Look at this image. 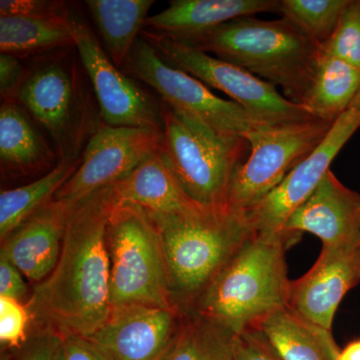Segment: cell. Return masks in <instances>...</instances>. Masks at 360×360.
Listing matches in <instances>:
<instances>
[{"label":"cell","mask_w":360,"mask_h":360,"mask_svg":"<svg viewBox=\"0 0 360 360\" xmlns=\"http://www.w3.org/2000/svg\"><path fill=\"white\" fill-rule=\"evenodd\" d=\"M115 205L110 186L75 205L58 264L44 281L35 284L26 302L32 329L90 338L108 321L110 270L105 236Z\"/></svg>","instance_id":"1"},{"label":"cell","mask_w":360,"mask_h":360,"mask_svg":"<svg viewBox=\"0 0 360 360\" xmlns=\"http://www.w3.org/2000/svg\"><path fill=\"white\" fill-rule=\"evenodd\" d=\"M148 214L160 236L170 298L177 310H193L213 279L255 233L245 212L227 206L198 205L184 212Z\"/></svg>","instance_id":"2"},{"label":"cell","mask_w":360,"mask_h":360,"mask_svg":"<svg viewBox=\"0 0 360 360\" xmlns=\"http://www.w3.org/2000/svg\"><path fill=\"white\" fill-rule=\"evenodd\" d=\"M300 238L288 232H255L213 279L193 310L239 335L288 305L291 281L286 251Z\"/></svg>","instance_id":"3"},{"label":"cell","mask_w":360,"mask_h":360,"mask_svg":"<svg viewBox=\"0 0 360 360\" xmlns=\"http://www.w3.org/2000/svg\"><path fill=\"white\" fill-rule=\"evenodd\" d=\"M184 41L281 87L286 98L300 105L321 58V46L284 18H238Z\"/></svg>","instance_id":"4"},{"label":"cell","mask_w":360,"mask_h":360,"mask_svg":"<svg viewBox=\"0 0 360 360\" xmlns=\"http://www.w3.org/2000/svg\"><path fill=\"white\" fill-rule=\"evenodd\" d=\"M163 122L160 151L184 194L201 207L226 206L234 172L250 155L248 139L217 131L167 106Z\"/></svg>","instance_id":"5"},{"label":"cell","mask_w":360,"mask_h":360,"mask_svg":"<svg viewBox=\"0 0 360 360\" xmlns=\"http://www.w3.org/2000/svg\"><path fill=\"white\" fill-rule=\"evenodd\" d=\"M105 238L111 309L141 304L176 309L170 298L160 236L148 212L139 206L116 202Z\"/></svg>","instance_id":"6"},{"label":"cell","mask_w":360,"mask_h":360,"mask_svg":"<svg viewBox=\"0 0 360 360\" xmlns=\"http://www.w3.org/2000/svg\"><path fill=\"white\" fill-rule=\"evenodd\" d=\"M333 124L312 117L265 124L248 135L250 155L234 172L227 207L246 212L257 205L321 146Z\"/></svg>","instance_id":"7"},{"label":"cell","mask_w":360,"mask_h":360,"mask_svg":"<svg viewBox=\"0 0 360 360\" xmlns=\"http://www.w3.org/2000/svg\"><path fill=\"white\" fill-rule=\"evenodd\" d=\"M141 37L169 65L186 71L208 87L224 92L232 101L267 124L312 118L302 105L281 96L274 85L250 71L163 33L143 28Z\"/></svg>","instance_id":"8"},{"label":"cell","mask_w":360,"mask_h":360,"mask_svg":"<svg viewBox=\"0 0 360 360\" xmlns=\"http://www.w3.org/2000/svg\"><path fill=\"white\" fill-rule=\"evenodd\" d=\"M122 68L155 89L167 108L217 131L246 139L267 124L234 101L220 98L198 78L169 65L143 37L136 40Z\"/></svg>","instance_id":"9"},{"label":"cell","mask_w":360,"mask_h":360,"mask_svg":"<svg viewBox=\"0 0 360 360\" xmlns=\"http://www.w3.org/2000/svg\"><path fill=\"white\" fill-rule=\"evenodd\" d=\"M16 99L51 137L60 160L78 158L86 116L68 65L56 59L41 63L26 77Z\"/></svg>","instance_id":"10"},{"label":"cell","mask_w":360,"mask_h":360,"mask_svg":"<svg viewBox=\"0 0 360 360\" xmlns=\"http://www.w3.org/2000/svg\"><path fill=\"white\" fill-rule=\"evenodd\" d=\"M70 20L75 46L94 87L105 124L163 132V108L111 61L86 23L72 13Z\"/></svg>","instance_id":"11"},{"label":"cell","mask_w":360,"mask_h":360,"mask_svg":"<svg viewBox=\"0 0 360 360\" xmlns=\"http://www.w3.org/2000/svg\"><path fill=\"white\" fill-rule=\"evenodd\" d=\"M163 132L104 124L90 137L75 174L54 200L75 206L101 189L127 177L161 148Z\"/></svg>","instance_id":"12"},{"label":"cell","mask_w":360,"mask_h":360,"mask_svg":"<svg viewBox=\"0 0 360 360\" xmlns=\"http://www.w3.org/2000/svg\"><path fill=\"white\" fill-rule=\"evenodd\" d=\"M360 127V113L348 108L333 124L328 136L285 179L246 212L251 226L259 233H285L292 213L309 200L328 174L331 162Z\"/></svg>","instance_id":"13"},{"label":"cell","mask_w":360,"mask_h":360,"mask_svg":"<svg viewBox=\"0 0 360 360\" xmlns=\"http://www.w3.org/2000/svg\"><path fill=\"white\" fill-rule=\"evenodd\" d=\"M359 281L360 245L322 248L314 266L291 281L288 307L315 326L333 331L338 305Z\"/></svg>","instance_id":"14"},{"label":"cell","mask_w":360,"mask_h":360,"mask_svg":"<svg viewBox=\"0 0 360 360\" xmlns=\"http://www.w3.org/2000/svg\"><path fill=\"white\" fill-rule=\"evenodd\" d=\"M179 321V310L130 304L111 309L90 336L108 360H160Z\"/></svg>","instance_id":"15"},{"label":"cell","mask_w":360,"mask_h":360,"mask_svg":"<svg viewBox=\"0 0 360 360\" xmlns=\"http://www.w3.org/2000/svg\"><path fill=\"white\" fill-rule=\"evenodd\" d=\"M285 232L314 234L322 248L360 245V194L328 170L319 186L288 219Z\"/></svg>","instance_id":"16"},{"label":"cell","mask_w":360,"mask_h":360,"mask_svg":"<svg viewBox=\"0 0 360 360\" xmlns=\"http://www.w3.org/2000/svg\"><path fill=\"white\" fill-rule=\"evenodd\" d=\"M75 207L53 198L1 240L0 255L18 267L30 283H41L58 264Z\"/></svg>","instance_id":"17"},{"label":"cell","mask_w":360,"mask_h":360,"mask_svg":"<svg viewBox=\"0 0 360 360\" xmlns=\"http://www.w3.org/2000/svg\"><path fill=\"white\" fill-rule=\"evenodd\" d=\"M281 0H172L167 9L148 16L146 30L191 40L219 26L257 13H278Z\"/></svg>","instance_id":"18"},{"label":"cell","mask_w":360,"mask_h":360,"mask_svg":"<svg viewBox=\"0 0 360 360\" xmlns=\"http://www.w3.org/2000/svg\"><path fill=\"white\" fill-rule=\"evenodd\" d=\"M281 360H338L340 349L333 331L307 321L286 305L252 328Z\"/></svg>","instance_id":"19"},{"label":"cell","mask_w":360,"mask_h":360,"mask_svg":"<svg viewBox=\"0 0 360 360\" xmlns=\"http://www.w3.org/2000/svg\"><path fill=\"white\" fill-rule=\"evenodd\" d=\"M112 188L116 202L139 206L149 213L168 214L198 206L180 188L160 149Z\"/></svg>","instance_id":"20"},{"label":"cell","mask_w":360,"mask_h":360,"mask_svg":"<svg viewBox=\"0 0 360 360\" xmlns=\"http://www.w3.org/2000/svg\"><path fill=\"white\" fill-rule=\"evenodd\" d=\"M56 155L27 112L15 101H4L0 110L1 167L28 174L51 170Z\"/></svg>","instance_id":"21"},{"label":"cell","mask_w":360,"mask_h":360,"mask_svg":"<svg viewBox=\"0 0 360 360\" xmlns=\"http://www.w3.org/2000/svg\"><path fill=\"white\" fill-rule=\"evenodd\" d=\"M238 335L195 311L179 310L174 336L160 360H236Z\"/></svg>","instance_id":"22"},{"label":"cell","mask_w":360,"mask_h":360,"mask_svg":"<svg viewBox=\"0 0 360 360\" xmlns=\"http://www.w3.org/2000/svg\"><path fill=\"white\" fill-rule=\"evenodd\" d=\"M155 0H86L94 23L105 45L106 53L118 68L141 37Z\"/></svg>","instance_id":"23"},{"label":"cell","mask_w":360,"mask_h":360,"mask_svg":"<svg viewBox=\"0 0 360 360\" xmlns=\"http://www.w3.org/2000/svg\"><path fill=\"white\" fill-rule=\"evenodd\" d=\"M360 89V70L321 53L311 89L302 105L312 117L335 122L352 105Z\"/></svg>","instance_id":"24"},{"label":"cell","mask_w":360,"mask_h":360,"mask_svg":"<svg viewBox=\"0 0 360 360\" xmlns=\"http://www.w3.org/2000/svg\"><path fill=\"white\" fill-rule=\"evenodd\" d=\"M82 158L59 160L39 179L0 193V239L15 231L26 219L53 200L68 180L75 174Z\"/></svg>","instance_id":"25"},{"label":"cell","mask_w":360,"mask_h":360,"mask_svg":"<svg viewBox=\"0 0 360 360\" xmlns=\"http://www.w3.org/2000/svg\"><path fill=\"white\" fill-rule=\"evenodd\" d=\"M70 15L68 18H0V51L21 54L49 51L75 44Z\"/></svg>","instance_id":"26"},{"label":"cell","mask_w":360,"mask_h":360,"mask_svg":"<svg viewBox=\"0 0 360 360\" xmlns=\"http://www.w3.org/2000/svg\"><path fill=\"white\" fill-rule=\"evenodd\" d=\"M349 0H281L278 13L314 44L322 46L335 32Z\"/></svg>","instance_id":"27"},{"label":"cell","mask_w":360,"mask_h":360,"mask_svg":"<svg viewBox=\"0 0 360 360\" xmlns=\"http://www.w3.org/2000/svg\"><path fill=\"white\" fill-rule=\"evenodd\" d=\"M321 49L323 56L340 59L360 70V0H349L335 32Z\"/></svg>","instance_id":"28"},{"label":"cell","mask_w":360,"mask_h":360,"mask_svg":"<svg viewBox=\"0 0 360 360\" xmlns=\"http://www.w3.org/2000/svg\"><path fill=\"white\" fill-rule=\"evenodd\" d=\"M32 333V316L25 302L0 296V347L15 350Z\"/></svg>","instance_id":"29"},{"label":"cell","mask_w":360,"mask_h":360,"mask_svg":"<svg viewBox=\"0 0 360 360\" xmlns=\"http://www.w3.org/2000/svg\"><path fill=\"white\" fill-rule=\"evenodd\" d=\"M63 336L49 328H32L27 340L13 350L11 360H58Z\"/></svg>","instance_id":"30"},{"label":"cell","mask_w":360,"mask_h":360,"mask_svg":"<svg viewBox=\"0 0 360 360\" xmlns=\"http://www.w3.org/2000/svg\"><path fill=\"white\" fill-rule=\"evenodd\" d=\"M71 11L63 1L51 0H1L0 18H68Z\"/></svg>","instance_id":"31"},{"label":"cell","mask_w":360,"mask_h":360,"mask_svg":"<svg viewBox=\"0 0 360 360\" xmlns=\"http://www.w3.org/2000/svg\"><path fill=\"white\" fill-rule=\"evenodd\" d=\"M26 78L25 71L13 54L0 53V94L4 101H15Z\"/></svg>","instance_id":"32"},{"label":"cell","mask_w":360,"mask_h":360,"mask_svg":"<svg viewBox=\"0 0 360 360\" xmlns=\"http://www.w3.org/2000/svg\"><path fill=\"white\" fill-rule=\"evenodd\" d=\"M236 360H281L257 330L250 329L238 335Z\"/></svg>","instance_id":"33"},{"label":"cell","mask_w":360,"mask_h":360,"mask_svg":"<svg viewBox=\"0 0 360 360\" xmlns=\"http://www.w3.org/2000/svg\"><path fill=\"white\" fill-rule=\"evenodd\" d=\"M26 281L27 279L18 267L0 255V296L25 302L28 295Z\"/></svg>","instance_id":"34"},{"label":"cell","mask_w":360,"mask_h":360,"mask_svg":"<svg viewBox=\"0 0 360 360\" xmlns=\"http://www.w3.org/2000/svg\"><path fill=\"white\" fill-rule=\"evenodd\" d=\"M58 360H108L91 340L84 336H63Z\"/></svg>","instance_id":"35"},{"label":"cell","mask_w":360,"mask_h":360,"mask_svg":"<svg viewBox=\"0 0 360 360\" xmlns=\"http://www.w3.org/2000/svg\"><path fill=\"white\" fill-rule=\"evenodd\" d=\"M338 360H360V340L352 341L341 349Z\"/></svg>","instance_id":"36"},{"label":"cell","mask_w":360,"mask_h":360,"mask_svg":"<svg viewBox=\"0 0 360 360\" xmlns=\"http://www.w3.org/2000/svg\"><path fill=\"white\" fill-rule=\"evenodd\" d=\"M13 359V350L1 349L0 350V360Z\"/></svg>","instance_id":"37"},{"label":"cell","mask_w":360,"mask_h":360,"mask_svg":"<svg viewBox=\"0 0 360 360\" xmlns=\"http://www.w3.org/2000/svg\"><path fill=\"white\" fill-rule=\"evenodd\" d=\"M350 108H354V110L359 111V112L360 113V89L359 90V92H357L356 96H355L354 101H352Z\"/></svg>","instance_id":"38"}]
</instances>
